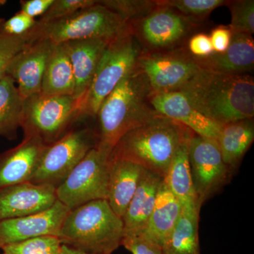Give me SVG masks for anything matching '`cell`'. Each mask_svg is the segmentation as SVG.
Wrapping results in <instances>:
<instances>
[{
  "mask_svg": "<svg viewBox=\"0 0 254 254\" xmlns=\"http://www.w3.org/2000/svg\"><path fill=\"white\" fill-rule=\"evenodd\" d=\"M178 91L195 110L219 125L254 118V81L250 74L200 69Z\"/></svg>",
  "mask_w": 254,
  "mask_h": 254,
  "instance_id": "cell-1",
  "label": "cell"
},
{
  "mask_svg": "<svg viewBox=\"0 0 254 254\" xmlns=\"http://www.w3.org/2000/svg\"><path fill=\"white\" fill-rule=\"evenodd\" d=\"M150 95L146 78L133 68L100 105L97 145L113 150L124 135L160 115L150 104Z\"/></svg>",
  "mask_w": 254,
  "mask_h": 254,
  "instance_id": "cell-2",
  "label": "cell"
},
{
  "mask_svg": "<svg viewBox=\"0 0 254 254\" xmlns=\"http://www.w3.org/2000/svg\"><path fill=\"white\" fill-rule=\"evenodd\" d=\"M191 133L181 124L158 115L124 135L110 158L136 163L163 179L179 146Z\"/></svg>",
  "mask_w": 254,
  "mask_h": 254,
  "instance_id": "cell-3",
  "label": "cell"
},
{
  "mask_svg": "<svg viewBox=\"0 0 254 254\" xmlns=\"http://www.w3.org/2000/svg\"><path fill=\"white\" fill-rule=\"evenodd\" d=\"M58 238L63 245L98 254H112L122 245L123 219L107 200H96L70 210Z\"/></svg>",
  "mask_w": 254,
  "mask_h": 254,
  "instance_id": "cell-4",
  "label": "cell"
},
{
  "mask_svg": "<svg viewBox=\"0 0 254 254\" xmlns=\"http://www.w3.org/2000/svg\"><path fill=\"white\" fill-rule=\"evenodd\" d=\"M141 52L128 24L105 48L91 85L78 101V120L96 117L105 98L135 68Z\"/></svg>",
  "mask_w": 254,
  "mask_h": 254,
  "instance_id": "cell-5",
  "label": "cell"
},
{
  "mask_svg": "<svg viewBox=\"0 0 254 254\" xmlns=\"http://www.w3.org/2000/svg\"><path fill=\"white\" fill-rule=\"evenodd\" d=\"M128 26L113 11L99 4L79 10L67 17L47 23H38L28 31L30 41L49 40L54 44L80 40H112Z\"/></svg>",
  "mask_w": 254,
  "mask_h": 254,
  "instance_id": "cell-6",
  "label": "cell"
},
{
  "mask_svg": "<svg viewBox=\"0 0 254 254\" xmlns=\"http://www.w3.org/2000/svg\"><path fill=\"white\" fill-rule=\"evenodd\" d=\"M78 100L73 95H32L23 101V136H38L46 144H51L78 120Z\"/></svg>",
  "mask_w": 254,
  "mask_h": 254,
  "instance_id": "cell-7",
  "label": "cell"
},
{
  "mask_svg": "<svg viewBox=\"0 0 254 254\" xmlns=\"http://www.w3.org/2000/svg\"><path fill=\"white\" fill-rule=\"evenodd\" d=\"M112 150L96 145L56 189L58 200L72 210L96 200H107Z\"/></svg>",
  "mask_w": 254,
  "mask_h": 254,
  "instance_id": "cell-8",
  "label": "cell"
},
{
  "mask_svg": "<svg viewBox=\"0 0 254 254\" xmlns=\"http://www.w3.org/2000/svg\"><path fill=\"white\" fill-rule=\"evenodd\" d=\"M200 23L171 8L158 5L146 16L128 24L142 53H154L185 46V42Z\"/></svg>",
  "mask_w": 254,
  "mask_h": 254,
  "instance_id": "cell-9",
  "label": "cell"
},
{
  "mask_svg": "<svg viewBox=\"0 0 254 254\" xmlns=\"http://www.w3.org/2000/svg\"><path fill=\"white\" fill-rule=\"evenodd\" d=\"M97 143L96 130H69L58 141L46 145L30 182L58 188Z\"/></svg>",
  "mask_w": 254,
  "mask_h": 254,
  "instance_id": "cell-10",
  "label": "cell"
},
{
  "mask_svg": "<svg viewBox=\"0 0 254 254\" xmlns=\"http://www.w3.org/2000/svg\"><path fill=\"white\" fill-rule=\"evenodd\" d=\"M135 68L146 78L151 94L178 91L200 69L186 46L142 53Z\"/></svg>",
  "mask_w": 254,
  "mask_h": 254,
  "instance_id": "cell-11",
  "label": "cell"
},
{
  "mask_svg": "<svg viewBox=\"0 0 254 254\" xmlns=\"http://www.w3.org/2000/svg\"><path fill=\"white\" fill-rule=\"evenodd\" d=\"M189 160L195 194L203 205L228 183L232 173L224 162L216 141L195 133L189 143Z\"/></svg>",
  "mask_w": 254,
  "mask_h": 254,
  "instance_id": "cell-12",
  "label": "cell"
},
{
  "mask_svg": "<svg viewBox=\"0 0 254 254\" xmlns=\"http://www.w3.org/2000/svg\"><path fill=\"white\" fill-rule=\"evenodd\" d=\"M55 45L49 40L31 42L9 63L6 75L14 80L23 100L41 93L47 63Z\"/></svg>",
  "mask_w": 254,
  "mask_h": 254,
  "instance_id": "cell-13",
  "label": "cell"
},
{
  "mask_svg": "<svg viewBox=\"0 0 254 254\" xmlns=\"http://www.w3.org/2000/svg\"><path fill=\"white\" fill-rule=\"evenodd\" d=\"M70 210L59 200L51 208L27 216L0 221V249L43 236L58 237Z\"/></svg>",
  "mask_w": 254,
  "mask_h": 254,
  "instance_id": "cell-14",
  "label": "cell"
},
{
  "mask_svg": "<svg viewBox=\"0 0 254 254\" xmlns=\"http://www.w3.org/2000/svg\"><path fill=\"white\" fill-rule=\"evenodd\" d=\"M58 200L56 188L28 182L0 190V221L45 211Z\"/></svg>",
  "mask_w": 254,
  "mask_h": 254,
  "instance_id": "cell-15",
  "label": "cell"
},
{
  "mask_svg": "<svg viewBox=\"0 0 254 254\" xmlns=\"http://www.w3.org/2000/svg\"><path fill=\"white\" fill-rule=\"evenodd\" d=\"M150 102L159 115L181 124L198 136L216 141L222 125L195 110L181 92L151 94Z\"/></svg>",
  "mask_w": 254,
  "mask_h": 254,
  "instance_id": "cell-16",
  "label": "cell"
},
{
  "mask_svg": "<svg viewBox=\"0 0 254 254\" xmlns=\"http://www.w3.org/2000/svg\"><path fill=\"white\" fill-rule=\"evenodd\" d=\"M46 145L40 137L24 136L19 144L0 154V190L31 181Z\"/></svg>",
  "mask_w": 254,
  "mask_h": 254,
  "instance_id": "cell-17",
  "label": "cell"
},
{
  "mask_svg": "<svg viewBox=\"0 0 254 254\" xmlns=\"http://www.w3.org/2000/svg\"><path fill=\"white\" fill-rule=\"evenodd\" d=\"M194 58L200 69L230 75L248 74L254 65V41L251 35L232 33L230 46L224 53Z\"/></svg>",
  "mask_w": 254,
  "mask_h": 254,
  "instance_id": "cell-18",
  "label": "cell"
},
{
  "mask_svg": "<svg viewBox=\"0 0 254 254\" xmlns=\"http://www.w3.org/2000/svg\"><path fill=\"white\" fill-rule=\"evenodd\" d=\"M110 41L95 38L64 43L74 75L73 97L78 101L88 91L102 55Z\"/></svg>",
  "mask_w": 254,
  "mask_h": 254,
  "instance_id": "cell-19",
  "label": "cell"
},
{
  "mask_svg": "<svg viewBox=\"0 0 254 254\" xmlns=\"http://www.w3.org/2000/svg\"><path fill=\"white\" fill-rule=\"evenodd\" d=\"M163 180L156 174L143 169L138 187L123 217L124 235L141 233L144 230Z\"/></svg>",
  "mask_w": 254,
  "mask_h": 254,
  "instance_id": "cell-20",
  "label": "cell"
},
{
  "mask_svg": "<svg viewBox=\"0 0 254 254\" xmlns=\"http://www.w3.org/2000/svg\"><path fill=\"white\" fill-rule=\"evenodd\" d=\"M143 169L132 162L110 158L107 200L122 219L138 187Z\"/></svg>",
  "mask_w": 254,
  "mask_h": 254,
  "instance_id": "cell-21",
  "label": "cell"
},
{
  "mask_svg": "<svg viewBox=\"0 0 254 254\" xmlns=\"http://www.w3.org/2000/svg\"><path fill=\"white\" fill-rule=\"evenodd\" d=\"M182 209L181 203L163 180L148 223L143 232L139 234L144 235L162 248L164 242L176 224Z\"/></svg>",
  "mask_w": 254,
  "mask_h": 254,
  "instance_id": "cell-22",
  "label": "cell"
},
{
  "mask_svg": "<svg viewBox=\"0 0 254 254\" xmlns=\"http://www.w3.org/2000/svg\"><path fill=\"white\" fill-rule=\"evenodd\" d=\"M193 133L182 142L163 178L169 190L184 208H201L202 205L193 188L189 160V143Z\"/></svg>",
  "mask_w": 254,
  "mask_h": 254,
  "instance_id": "cell-23",
  "label": "cell"
},
{
  "mask_svg": "<svg viewBox=\"0 0 254 254\" xmlns=\"http://www.w3.org/2000/svg\"><path fill=\"white\" fill-rule=\"evenodd\" d=\"M254 140V119L222 125L216 142L224 162L232 173L240 165Z\"/></svg>",
  "mask_w": 254,
  "mask_h": 254,
  "instance_id": "cell-24",
  "label": "cell"
},
{
  "mask_svg": "<svg viewBox=\"0 0 254 254\" xmlns=\"http://www.w3.org/2000/svg\"><path fill=\"white\" fill-rule=\"evenodd\" d=\"M74 88V75L66 45L55 44L47 63L41 93L73 96Z\"/></svg>",
  "mask_w": 254,
  "mask_h": 254,
  "instance_id": "cell-25",
  "label": "cell"
},
{
  "mask_svg": "<svg viewBox=\"0 0 254 254\" xmlns=\"http://www.w3.org/2000/svg\"><path fill=\"white\" fill-rule=\"evenodd\" d=\"M200 208H182L176 224L162 246L164 254H200Z\"/></svg>",
  "mask_w": 254,
  "mask_h": 254,
  "instance_id": "cell-26",
  "label": "cell"
},
{
  "mask_svg": "<svg viewBox=\"0 0 254 254\" xmlns=\"http://www.w3.org/2000/svg\"><path fill=\"white\" fill-rule=\"evenodd\" d=\"M23 101L12 78L6 75L0 80V136L11 141L17 136Z\"/></svg>",
  "mask_w": 254,
  "mask_h": 254,
  "instance_id": "cell-27",
  "label": "cell"
},
{
  "mask_svg": "<svg viewBox=\"0 0 254 254\" xmlns=\"http://www.w3.org/2000/svg\"><path fill=\"white\" fill-rule=\"evenodd\" d=\"M160 6L171 8L183 16L201 23L209 14L226 4L225 0H157Z\"/></svg>",
  "mask_w": 254,
  "mask_h": 254,
  "instance_id": "cell-28",
  "label": "cell"
},
{
  "mask_svg": "<svg viewBox=\"0 0 254 254\" xmlns=\"http://www.w3.org/2000/svg\"><path fill=\"white\" fill-rule=\"evenodd\" d=\"M98 1L118 14L127 23L146 16L158 6L157 0H101Z\"/></svg>",
  "mask_w": 254,
  "mask_h": 254,
  "instance_id": "cell-29",
  "label": "cell"
},
{
  "mask_svg": "<svg viewBox=\"0 0 254 254\" xmlns=\"http://www.w3.org/2000/svg\"><path fill=\"white\" fill-rule=\"evenodd\" d=\"M61 241L58 237L43 236L4 246L2 254H60Z\"/></svg>",
  "mask_w": 254,
  "mask_h": 254,
  "instance_id": "cell-30",
  "label": "cell"
},
{
  "mask_svg": "<svg viewBox=\"0 0 254 254\" xmlns=\"http://www.w3.org/2000/svg\"><path fill=\"white\" fill-rule=\"evenodd\" d=\"M225 6L231 13V23L228 26L232 33L252 36L254 33V0H229Z\"/></svg>",
  "mask_w": 254,
  "mask_h": 254,
  "instance_id": "cell-31",
  "label": "cell"
},
{
  "mask_svg": "<svg viewBox=\"0 0 254 254\" xmlns=\"http://www.w3.org/2000/svg\"><path fill=\"white\" fill-rule=\"evenodd\" d=\"M30 43L28 33L21 36L7 34L2 31L0 23V80L6 76L13 58Z\"/></svg>",
  "mask_w": 254,
  "mask_h": 254,
  "instance_id": "cell-32",
  "label": "cell"
},
{
  "mask_svg": "<svg viewBox=\"0 0 254 254\" xmlns=\"http://www.w3.org/2000/svg\"><path fill=\"white\" fill-rule=\"evenodd\" d=\"M95 4V0H54L48 11L37 20V22L47 23L58 21Z\"/></svg>",
  "mask_w": 254,
  "mask_h": 254,
  "instance_id": "cell-33",
  "label": "cell"
},
{
  "mask_svg": "<svg viewBox=\"0 0 254 254\" xmlns=\"http://www.w3.org/2000/svg\"><path fill=\"white\" fill-rule=\"evenodd\" d=\"M121 245L132 254H164L160 246L142 234L124 235Z\"/></svg>",
  "mask_w": 254,
  "mask_h": 254,
  "instance_id": "cell-34",
  "label": "cell"
},
{
  "mask_svg": "<svg viewBox=\"0 0 254 254\" xmlns=\"http://www.w3.org/2000/svg\"><path fill=\"white\" fill-rule=\"evenodd\" d=\"M36 23L35 18L30 17L20 11L6 21H2L1 27L2 31L7 34L21 36L30 31Z\"/></svg>",
  "mask_w": 254,
  "mask_h": 254,
  "instance_id": "cell-35",
  "label": "cell"
},
{
  "mask_svg": "<svg viewBox=\"0 0 254 254\" xmlns=\"http://www.w3.org/2000/svg\"><path fill=\"white\" fill-rule=\"evenodd\" d=\"M187 49L190 55L197 58H205L214 53L210 36L204 33H195L190 36Z\"/></svg>",
  "mask_w": 254,
  "mask_h": 254,
  "instance_id": "cell-36",
  "label": "cell"
},
{
  "mask_svg": "<svg viewBox=\"0 0 254 254\" xmlns=\"http://www.w3.org/2000/svg\"><path fill=\"white\" fill-rule=\"evenodd\" d=\"M214 53H224L230 46L232 32L229 26H219L212 30L210 36Z\"/></svg>",
  "mask_w": 254,
  "mask_h": 254,
  "instance_id": "cell-37",
  "label": "cell"
},
{
  "mask_svg": "<svg viewBox=\"0 0 254 254\" xmlns=\"http://www.w3.org/2000/svg\"><path fill=\"white\" fill-rule=\"evenodd\" d=\"M54 0H25L21 1V11L30 17L42 16L48 11Z\"/></svg>",
  "mask_w": 254,
  "mask_h": 254,
  "instance_id": "cell-38",
  "label": "cell"
},
{
  "mask_svg": "<svg viewBox=\"0 0 254 254\" xmlns=\"http://www.w3.org/2000/svg\"><path fill=\"white\" fill-rule=\"evenodd\" d=\"M60 254H98L94 253H90V252H85L78 250V249L73 248V247H68V246L62 245L61 252Z\"/></svg>",
  "mask_w": 254,
  "mask_h": 254,
  "instance_id": "cell-39",
  "label": "cell"
},
{
  "mask_svg": "<svg viewBox=\"0 0 254 254\" xmlns=\"http://www.w3.org/2000/svg\"><path fill=\"white\" fill-rule=\"evenodd\" d=\"M6 3V1H3V0H0V6L2 4H4Z\"/></svg>",
  "mask_w": 254,
  "mask_h": 254,
  "instance_id": "cell-40",
  "label": "cell"
},
{
  "mask_svg": "<svg viewBox=\"0 0 254 254\" xmlns=\"http://www.w3.org/2000/svg\"></svg>",
  "mask_w": 254,
  "mask_h": 254,
  "instance_id": "cell-41",
  "label": "cell"
}]
</instances>
